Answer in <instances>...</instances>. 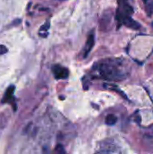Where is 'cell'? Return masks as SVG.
Masks as SVG:
<instances>
[{"mask_svg":"<svg viewBox=\"0 0 153 154\" xmlns=\"http://www.w3.org/2000/svg\"><path fill=\"white\" fill-rule=\"evenodd\" d=\"M92 74L94 78L106 81H121L129 76L128 63L119 58L104 59L94 64Z\"/></svg>","mask_w":153,"mask_h":154,"instance_id":"obj_1","label":"cell"},{"mask_svg":"<svg viewBox=\"0 0 153 154\" xmlns=\"http://www.w3.org/2000/svg\"><path fill=\"white\" fill-rule=\"evenodd\" d=\"M50 26V21H47L43 25L41 26V28L39 30V35L42 38H46L49 34Z\"/></svg>","mask_w":153,"mask_h":154,"instance_id":"obj_7","label":"cell"},{"mask_svg":"<svg viewBox=\"0 0 153 154\" xmlns=\"http://www.w3.org/2000/svg\"><path fill=\"white\" fill-rule=\"evenodd\" d=\"M96 154H122L119 147L112 141H106L102 143L100 148Z\"/></svg>","mask_w":153,"mask_h":154,"instance_id":"obj_3","label":"cell"},{"mask_svg":"<svg viewBox=\"0 0 153 154\" xmlns=\"http://www.w3.org/2000/svg\"><path fill=\"white\" fill-rule=\"evenodd\" d=\"M117 10L115 14V20L117 23V28L124 25L132 29L138 30L141 28V24L133 19V8L129 3V0H117Z\"/></svg>","mask_w":153,"mask_h":154,"instance_id":"obj_2","label":"cell"},{"mask_svg":"<svg viewBox=\"0 0 153 154\" xmlns=\"http://www.w3.org/2000/svg\"><path fill=\"white\" fill-rule=\"evenodd\" d=\"M14 89H15V87L14 85H11L6 88L5 93V95L3 97V99H2L3 104H5V103H14Z\"/></svg>","mask_w":153,"mask_h":154,"instance_id":"obj_6","label":"cell"},{"mask_svg":"<svg viewBox=\"0 0 153 154\" xmlns=\"http://www.w3.org/2000/svg\"><path fill=\"white\" fill-rule=\"evenodd\" d=\"M56 154H66L64 148L62 147V145H58L56 148Z\"/></svg>","mask_w":153,"mask_h":154,"instance_id":"obj_10","label":"cell"},{"mask_svg":"<svg viewBox=\"0 0 153 154\" xmlns=\"http://www.w3.org/2000/svg\"><path fill=\"white\" fill-rule=\"evenodd\" d=\"M94 45H95V33L92 31L88 34V37H87V42H86V45L84 47V51H83V57L84 58H87L88 56V54L92 51Z\"/></svg>","mask_w":153,"mask_h":154,"instance_id":"obj_5","label":"cell"},{"mask_svg":"<svg viewBox=\"0 0 153 154\" xmlns=\"http://www.w3.org/2000/svg\"><path fill=\"white\" fill-rule=\"evenodd\" d=\"M52 73L56 79H66L69 75V69L60 64H56L52 67Z\"/></svg>","mask_w":153,"mask_h":154,"instance_id":"obj_4","label":"cell"},{"mask_svg":"<svg viewBox=\"0 0 153 154\" xmlns=\"http://www.w3.org/2000/svg\"><path fill=\"white\" fill-rule=\"evenodd\" d=\"M117 122V117L113 115V114H110V115H107L106 117V124L107 125H115Z\"/></svg>","mask_w":153,"mask_h":154,"instance_id":"obj_8","label":"cell"},{"mask_svg":"<svg viewBox=\"0 0 153 154\" xmlns=\"http://www.w3.org/2000/svg\"><path fill=\"white\" fill-rule=\"evenodd\" d=\"M60 1H64V0H60Z\"/></svg>","mask_w":153,"mask_h":154,"instance_id":"obj_12","label":"cell"},{"mask_svg":"<svg viewBox=\"0 0 153 154\" xmlns=\"http://www.w3.org/2000/svg\"><path fill=\"white\" fill-rule=\"evenodd\" d=\"M7 48L5 46V45H1L0 44V55H3V54H5V53H6L7 52Z\"/></svg>","mask_w":153,"mask_h":154,"instance_id":"obj_11","label":"cell"},{"mask_svg":"<svg viewBox=\"0 0 153 154\" xmlns=\"http://www.w3.org/2000/svg\"><path fill=\"white\" fill-rule=\"evenodd\" d=\"M145 6H146V10L149 15H152L153 14V0H142Z\"/></svg>","mask_w":153,"mask_h":154,"instance_id":"obj_9","label":"cell"}]
</instances>
